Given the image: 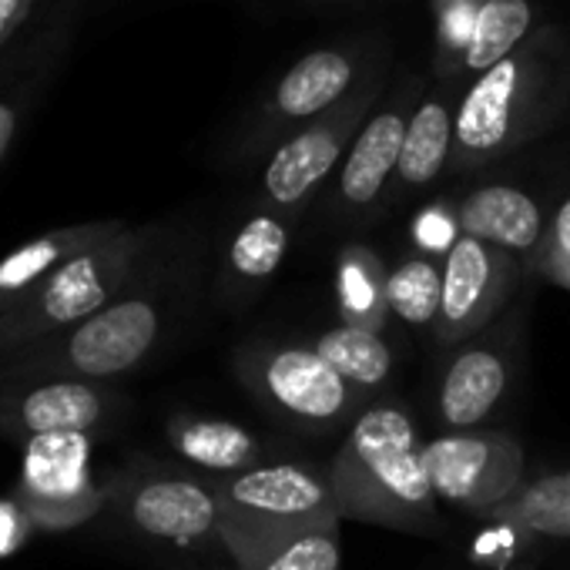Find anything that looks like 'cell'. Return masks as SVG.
I'll return each mask as SVG.
<instances>
[{
  "instance_id": "obj_1",
  "label": "cell",
  "mask_w": 570,
  "mask_h": 570,
  "mask_svg": "<svg viewBox=\"0 0 570 570\" xmlns=\"http://www.w3.org/2000/svg\"><path fill=\"white\" fill-rule=\"evenodd\" d=\"M570 121V31L540 24L507 61L463 88L450 171L487 168Z\"/></svg>"
},
{
  "instance_id": "obj_2",
  "label": "cell",
  "mask_w": 570,
  "mask_h": 570,
  "mask_svg": "<svg viewBox=\"0 0 570 570\" xmlns=\"http://www.w3.org/2000/svg\"><path fill=\"white\" fill-rule=\"evenodd\" d=\"M423 450L426 443H420L403 406H366L326 470L340 513L376 527L433 533L440 527V497Z\"/></svg>"
},
{
  "instance_id": "obj_3",
  "label": "cell",
  "mask_w": 570,
  "mask_h": 570,
  "mask_svg": "<svg viewBox=\"0 0 570 570\" xmlns=\"http://www.w3.org/2000/svg\"><path fill=\"white\" fill-rule=\"evenodd\" d=\"M390 58L393 45L380 31L346 35L306 51L255 98L228 141V155L238 161L272 155L285 138L353 98L373 71L390 65Z\"/></svg>"
},
{
  "instance_id": "obj_4",
  "label": "cell",
  "mask_w": 570,
  "mask_h": 570,
  "mask_svg": "<svg viewBox=\"0 0 570 570\" xmlns=\"http://www.w3.org/2000/svg\"><path fill=\"white\" fill-rule=\"evenodd\" d=\"M155 238V228L128 225L115 238L65 262L11 313L0 316V356H11L61 330H71L128 293L145 289Z\"/></svg>"
},
{
  "instance_id": "obj_5",
  "label": "cell",
  "mask_w": 570,
  "mask_h": 570,
  "mask_svg": "<svg viewBox=\"0 0 570 570\" xmlns=\"http://www.w3.org/2000/svg\"><path fill=\"white\" fill-rule=\"evenodd\" d=\"M161 333V299L151 289H138L71 330L0 356V373L108 383L138 370L155 353Z\"/></svg>"
},
{
  "instance_id": "obj_6",
  "label": "cell",
  "mask_w": 570,
  "mask_h": 570,
  "mask_svg": "<svg viewBox=\"0 0 570 570\" xmlns=\"http://www.w3.org/2000/svg\"><path fill=\"white\" fill-rule=\"evenodd\" d=\"M212 487L222 507L218 540H275L303 530L340 527L343 520L330 476L303 463H258L252 470L218 476Z\"/></svg>"
},
{
  "instance_id": "obj_7",
  "label": "cell",
  "mask_w": 570,
  "mask_h": 570,
  "mask_svg": "<svg viewBox=\"0 0 570 570\" xmlns=\"http://www.w3.org/2000/svg\"><path fill=\"white\" fill-rule=\"evenodd\" d=\"M386 78H390V65L373 71L356 88L353 98H346L340 108H333L320 121L299 128L293 138H285L265 158V168L258 178V208H268L275 215L289 218L303 212L330 178H336L360 128L383 101Z\"/></svg>"
},
{
  "instance_id": "obj_8",
  "label": "cell",
  "mask_w": 570,
  "mask_h": 570,
  "mask_svg": "<svg viewBox=\"0 0 570 570\" xmlns=\"http://www.w3.org/2000/svg\"><path fill=\"white\" fill-rule=\"evenodd\" d=\"M235 370L268 413L309 433H330L350 423L366 400L313 346L252 343L238 350Z\"/></svg>"
},
{
  "instance_id": "obj_9",
  "label": "cell",
  "mask_w": 570,
  "mask_h": 570,
  "mask_svg": "<svg viewBox=\"0 0 570 570\" xmlns=\"http://www.w3.org/2000/svg\"><path fill=\"white\" fill-rule=\"evenodd\" d=\"M11 497L24 507L35 530L48 533H65L98 517L108 503V490L91 473L88 436L55 433L31 440Z\"/></svg>"
},
{
  "instance_id": "obj_10",
  "label": "cell",
  "mask_w": 570,
  "mask_h": 570,
  "mask_svg": "<svg viewBox=\"0 0 570 570\" xmlns=\"http://www.w3.org/2000/svg\"><path fill=\"white\" fill-rule=\"evenodd\" d=\"M426 85H430L426 75L400 71L393 78V85L386 88L383 101L376 105V111L360 128L356 141L350 145V151L333 178L336 185H333L330 202L343 218L370 215L376 205L390 202V188H393V178L400 168L406 128H410L413 108L420 105Z\"/></svg>"
},
{
  "instance_id": "obj_11",
  "label": "cell",
  "mask_w": 570,
  "mask_h": 570,
  "mask_svg": "<svg viewBox=\"0 0 570 570\" xmlns=\"http://www.w3.org/2000/svg\"><path fill=\"white\" fill-rule=\"evenodd\" d=\"M423 453L440 503L460 513L487 517L523 487V446L507 433L446 430Z\"/></svg>"
},
{
  "instance_id": "obj_12",
  "label": "cell",
  "mask_w": 570,
  "mask_h": 570,
  "mask_svg": "<svg viewBox=\"0 0 570 570\" xmlns=\"http://www.w3.org/2000/svg\"><path fill=\"white\" fill-rule=\"evenodd\" d=\"M118 406V393L105 383L0 373V440L21 446L55 433L91 436L111 423Z\"/></svg>"
},
{
  "instance_id": "obj_13",
  "label": "cell",
  "mask_w": 570,
  "mask_h": 570,
  "mask_svg": "<svg viewBox=\"0 0 570 570\" xmlns=\"http://www.w3.org/2000/svg\"><path fill=\"white\" fill-rule=\"evenodd\" d=\"M523 262L480 242L460 235L440 262L443 272V299L436 320V343L460 346L480 336L497 313L510 303Z\"/></svg>"
},
{
  "instance_id": "obj_14",
  "label": "cell",
  "mask_w": 570,
  "mask_h": 570,
  "mask_svg": "<svg viewBox=\"0 0 570 570\" xmlns=\"http://www.w3.org/2000/svg\"><path fill=\"white\" fill-rule=\"evenodd\" d=\"M105 490L118 517L151 540L171 547H202L218 540L222 507L212 483L178 473H138Z\"/></svg>"
},
{
  "instance_id": "obj_15",
  "label": "cell",
  "mask_w": 570,
  "mask_h": 570,
  "mask_svg": "<svg viewBox=\"0 0 570 570\" xmlns=\"http://www.w3.org/2000/svg\"><path fill=\"white\" fill-rule=\"evenodd\" d=\"M78 18H81V4L78 0H68V4L48 14V24H38V28L31 24L28 35L21 38L11 71L0 81V165L11 155L31 111L45 98L55 71L71 51Z\"/></svg>"
},
{
  "instance_id": "obj_16",
  "label": "cell",
  "mask_w": 570,
  "mask_h": 570,
  "mask_svg": "<svg viewBox=\"0 0 570 570\" xmlns=\"http://www.w3.org/2000/svg\"><path fill=\"white\" fill-rule=\"evenodd\" d=\"M463 101V85L453 78L433 75L420 105L413 108L400 168L390 188V198H403L413 191H423L436 185L453 161V141H456V115Z\"/></svg>"
},
{
  "instance_id": "obj_17",
  "label": "cell",
  "mask_w": 570,
  "mask_h": 570,
  "mask_svg": "<svg viewBox=\"0 0 570 570\" xmlns=\"http://www.w3.org/2000/svg\"><path fill=\"white\" fill-rule=\"evenodd\" d=\"M460 235L480 238L523 265L537 255L543 245V235L550 228V215L527 188L507 185V181H490L476 185L473 191L463 195V202L453 208Z\"/></svg>"
},
{
  "instance_id": "obj_18",
  "label": "cell",
  "mask_w": 570,
  "mask_h": 570,
  "mask_svg": "<svg viewBox=\"0 0 570 570\" xmlns=\"http://www.w3.org/2000/svg\"><path fill=\"white\" fill-rule=\"evenodd\" d=\"M510 390V356L497 343H466L446 366L436 410L440 423L453 433L487 423Z\"/></svg>"
},
{
  "instance_id": "obj_19",
  "label": "cell",
  "mask_w": 570,
  "mask_h": 570,
  "mask_svg": "<svg viewBox=\"0 0 570 570\" xmlns=\"http://www.w3.org/2000/svg\"><path fill=\"white\" fill-rule=\"evenodd\" d=\"M540 24L537 0H480L470 18V28L460 41V51L446 61H436L440 78H453L463 88L507 61Z\"/></svg>"
},
{
  "instance_id": "obj_20",
  "label": "cell",
  "mask_w": 570,
  "mask_h": 570,
  "mask_svg": "<svg viewBox=\"0 0 570 570\" xmlns=\"http://www.w3.org/2000/svg\"><path fill=\"white\" fill-rule=\"evenodd\" d=\"M128 225L121 218H95V222H78V225H61L45 235L28 238L18 245L11 255L0 258V316L11 313L28 293H35L38 285L55 275L65 262L75 255L115 238Z\"/></svg>"
},
{
  "instance_id": "obj_21",
  "label": "cell",
  "mask_w": 570,
  "mask_h": 570,
  "mask_svg": "<svg viewBox=\"0 0 570 570\" xmlns=\"http://www.w3.org/2000/svg\"><path fill=\"white\" fill-rule=\"evenodd\" d=\"M168 440L175 453L185 456L191 466L212 470L218 476H232L258 466V440L245 426L228 420L175 416L168 423Z\"/></svg>"
},
{
  "instance_id": "obj_22",
  "label": "cell",
  "mask_w": 570,
  "mask_h": 570,
  "mask_svg": "<svg viewBox=\"0 0 570 570\" xmlns=\"http://www.w3.org/2000/svg\"><path fill=\"white\" fill-rule=\"evenodd\" d=\"M289 252V222L268 208H255L232 235L225 255V289L248 293L268 282Z\"/></svg>"
},
{
  "instance_id": "obj_23",
  "label": "cell",
  "mask_w": 570,
  "mask_h": 570,
  "mask_svg": "<svg viewBox=\"0 0 570 570\" xmlns=\"http://www.w3.org/2000/svg\"><path fill=\"white\" fill-rule=\"evenodd\" d=\"M222 543L238 570H343L336 527L303 530L275 540L222 537Z\"/></svg>"
},
{
  "instance_id": "obj_24",
  "label": "cell",
  "mask_w": 570,
  "mask_h": 570,
  "mask_svg": "<svg viewBox=\"0 0 570 570\" xmlns=\"http://www.w3.org/2000/svg\"><path fill=\"white\" fill-rule=\"evenodd\" d=\"M487 517L510 523L530 537L570 540V470L523 483L507 503H500Z\"/></svg>"
},
{
  "instance_id": "obj_25",
  "label": "cell",
  "mask_w": 570,
  "mask_h": 570,
  "mask_svg": "<svg viewBox=\"0 0 570 570\" xmlns=\"http://www.w3.org/2000/svg\"><path fill=\"white\" fill-rule=\"evenodd\" d=\"M313 350L343 380H350L363 393L380 390L390 380V373H393V350H390V343L383 340V333H373V330H363V326L340 323V326L326 330L313 343Z\"/></svg>"
},
{
  "instance_id": "obj_26",
  "label": "cell",
  "mask_w": 570,
  "mask_h": 570,
  "mask_svg": "<svg viewBox=\"0 0 570 570\" xmlns=\"http://www.w3.org/2000/svg\"><path fill=\"white\" fill-rule=\"evenodd\" d=\"M340 306H343V323L363 326L373 333H383L386 326V272L383 262L373 248L366 245H350L340 255Z\"/></svg>"
},
{
  "instance_id": "obj_27",
  "label": "cell",
  "mask_w": 570,
  "mask_h": 570,
  "mask_svg": "<svg viewBox=\"0 0 570 570\" xmlns=\"http://www.w3.org/2000/svg\"><path fill=\"white\" fill-rule=\"evenodd\" d=\"M443 299V272L426 255H410L386 272V309L406 326H436Z\"/></svg>"
},
{
  "instance_id": "obj_28",
  "label": "cell",
  "mask_w": 570,
  "mask_h": 570,
  "mask_svg": "<svg viewBox=\"0 0 570 570\" xmlns=\"http://www.w3.org/2000/svg\"><path fill=\"white\" fill-rule=\"evenodd\" d=\"M530 268L570 293V195L553 208L550 228L543 235V245L530 258Z\"/></svg>"
},
{
  "instance_id": "obj_29",
  "label": "cell",
  "mask_w": 570,
  "mask_h": 570,
  "mask_svg": "<svg viewBox=\"0 0 570 570\" xmlns=\"http://www.w3.org/2000/svg\"><path fill=\"white\" fill-rule=\"evenodd\" d=\"M35 533L31 517L14 497H0V557H14L18 550L28 547Z\"/></svg>"
},
{
  "instance_id": "obj_30",
  "label": "cell",
  "mask_w": 570,
  "mask_h": 570,
  "mask_svg": "<svg viewBox=\"0 0 570 570\" xmlns=\"http://www.w3.org/2000/svg\"><path fill=\"white\" fill-rule=\"evenodd\" d=\"M41 0H0V55H8L38 21Z\"/></svg>"
},
{
  "instance_id": "obj_31",
  "label": "cell",
  "mask_w": 570,
  "mask_h": 570,
  "mask_svg": "<svg viewBox=\"0 0 570 570\" xmlns=\"http://www.w3.org/2000/svg\"><path fill=\"white\" fill-rule=\"evenodd\" d=\"M24 35H28V31H24ZM18 45H21V41H18ZM18 45H14L8 55H0V81H4V78H8V71H11V61H14V55H18Z\"/></svg>"
},
{
  "instance_id": "obj_32",
  "label": "cell",
  "mask_w": 570,
  "mask_h": 570,
  "mask_svg": "<svg viewBox=\"0 0 570 570\" xmlns=\"http://www.w3.org/2000/svg\"><path fill=\"white\" fill-rule=\"evenodd\" d=\"M313 4H336V0H313Z\"/></svg>"
}]
</instances>
